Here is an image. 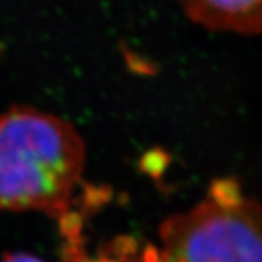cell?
Listing matches in <instances>:
<instances>
[{"mask_svg":"<svg viewBox=\"0 0 262 262\" xmlns=\"http://www.w3.org/2000/svg\"><path fill=\"white\" fill-rule=\"evenodd\" d=\"M84 159L82 136L63 118L22 105L0 114V211L63 219Z\"/></svg>","mask_w":262,"mask_h":262,"instance_id":"1","label":"cell"},{"mask_svg":"<svg viewBox=\"0 0 262 262\" xmlns=\"http://www.w3.org/2000/svg\"><path fill=\"white\" fill-rule=\"evenodd\" d=\"M159 262H262V203L234 178L214 179L195 206L159 227Z\"/></svg>","mask_w":262,"mask_h":262,"instance_id":"2","label":"cell"},{"mask_svg":"<svg viewBox=\"0 0 262 262\" xmlns=\"http://www.w3.org/2000/svg\"><path fill=\"white\" fill-rule=\"evenodd\" d=\"M185 15L210 31L258 35L262 32V0H179Z\"/></svg>","mask_w":262,"mask_h":262,"instance_id":"3","label":"cell"},{"mask_svg":"<svg viewBox=\"0 0 262 262\" xmlns=\"http://www.w3.org/2000/svg\"><path fill=\"white\" fill-rule=\"evenodd\" d=\"M66 239L63 262H159V251L155 245H140L131 237H118L91 258L84 251L80 219L67 214L60 220Z\"/></svg>","mask_w":262,"mask_h":262,"instance_id":"4","label":"cell"},{"mask_svg":"<svg viewBox=\"0 0 262 262\" xmlns=\"http://www.w3.org/2000/svg\"><path fill=\"white\" fill-rule=\"evenodd\" d=\"M0 262H44L42 259H39L38 256H34L31 253L27 252H13L6 253Z\"/></svg>","mask_w":262,"mask_h":262,"instance_id":"5","label":"cell"}]
</instances>
